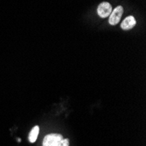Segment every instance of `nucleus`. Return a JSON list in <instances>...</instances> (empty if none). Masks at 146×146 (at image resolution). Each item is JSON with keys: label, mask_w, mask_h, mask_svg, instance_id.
Here are the masks:
<instances>
[{"label": "nucleus", "mask_w": 146, "mask_h": 146, "mask_svg": "<svg viewBox=\"0 0 146 146\" xmlns=\"http://www.w3.org/2000/svg\"><path fill=\"white\" fill-rule=\"evenodd\" d=\"M63 137L60 134H49L46 135L43 140V146H60Z\"/></svg>", "instance_id": "obj_1"}, {"label": "nucleus", "mask_w": 146, "mask_h": 146, "mask_svg": "<svg viewBox=\"0 0 146 146\" xmlns=\"http://www.w3.org/2000/svg\"><path fill=\"white\" fill-rule=\"evenodd\" d=\"M123 8L121 5L116 6L114 10H112L110 15V19H109L110 24L111 25H117L119 22H120V19L123 16Z\"/></svg>", "instance_id": "obj_2"}, {"label": "nucleus", "mask_w": 146, "mask_h": 146, "mask_svg": "<svg viewBox=\"0 0 146 146\" xmlns=\"http://www.w3.org/2000/svg\"><path fill=\"white\" fill-rule=\"evenodd\" d=\"M112 10H113L112 6L110 3L102 2L99 5V6L97 8V13L102 19H105V18L110 17Z\"/></svg>", "instance_id": "obj_3"}, {"label": "nucleus", "mask_w": 146, "mask_h": 146, "mask_svg": "<svg viewBox=\"0 0 146 146\" xmlns=\"http://www.w3.org/2000/svg\"><path fill=\"white\" fill-rule=\"evenodd\" d=\"M136 19L133 16L127 17L121 24V27L123 30H130L136 25Z\"/></svg>", "instance_id": "obj_4"}, {"label": "nucleus", "mask_w": 146, "mask_h": 146, "mask_svg": "<svg viewBox=\"0 0 146 146\" xmlns=\"http://www.w3.org/2000/svg\"><path fill=\"white\" fill-rule=\"evenodd\" d=\"M38 132H39V127L38 126H34L33 129L31 130L30 134H29V141L30 143H34L37 140V137L38 136Z\"/></svg>", "instance_id": "obj_5"}, {"label": "nucleus", "mask_w": 146, "mask_h": 146, "mask_svg": "<svg viewBox=\"0 0 146 146\" xmlns=\"http://www.w3.org/2000/svg\"><path fill=\"white\" fill-rule=\"evenodd\" d=\"M68 145H69V140L68 138H66V139L63 138V140L61 141L60 144V146H68Z\"/></svg>", "instance_id": "obj_6"}]
</instances>
